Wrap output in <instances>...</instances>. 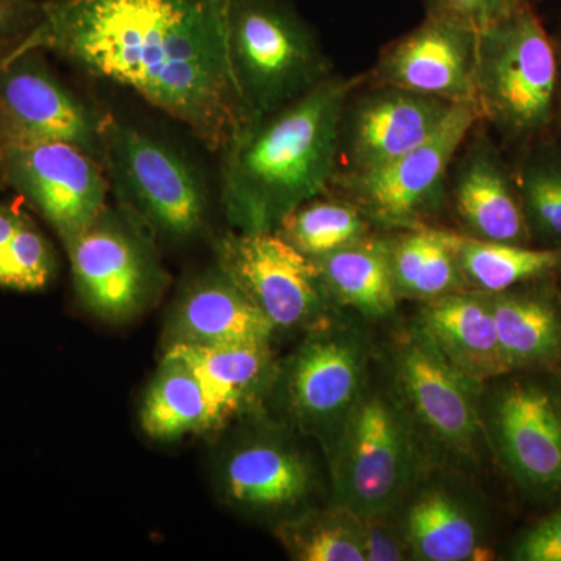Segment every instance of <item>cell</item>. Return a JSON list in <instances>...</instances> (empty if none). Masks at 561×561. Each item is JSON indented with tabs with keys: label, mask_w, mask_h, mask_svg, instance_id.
<instances>
[{
	"label": "cell",
	"mask_w": 561,
	"mask_h": 561,
	"mask_svg": "<svg viewBox=\"0 0 561 561\" xmlns=\"http://www.w3.org/2000/svg\"><path fill=\"white\" fill-rule=\"evenodd\" d=\"M426 302L419 328L459 370L481 383L511 371L489 295L457 290Z\"/></svg>",
	"instance_id": "20"
},
{
	"label": "cell",
	"mask_w": 561,
	"mask_h": 561,
	"mask_svg": "<svg viewBox=\"0 0 561 561\" xmlns=\"http://www.w3.org/2000/svg\"><path fill=\"white\" fill-rule=\"evenodd\" d=\"M478 36L467 25L427 13L426 20L381 51L367 80L454 105H476Z\"/></svg>",
	"instance_id": "13"
},
{
	"label": "cell",
	"mask_w": 561,
	"mask_h": 561,
	"mask_svg": "<svg viewBox=\"0 0 561 561\" xmlns=\"http://www.w3.org/2000/svg\"><path fill=\"white\" fill-rule=\"evenodd\" d=\"M486 295L511 371L560 364L561 311L548 295L515 289Z\"/></svg>",
	"instance_id": "24"
},
{
	"label": "cell",
	"mask_w": 561,
	"mask_h": 561,
	"mask_svg": "<svg viewBox=\"0 0 561 561\" xmlns=\"http://www.w3.org/2000/svg\"><path fill=\"white\" fill-rule=\"evenodd\" d=\"M367 353L359 335L320 328L306 339L284 373L290 415L313 432L339 431L364 391Z\"/></svg>",
	"instance_id": "15"
},
{
	"label": "cell",
	"mask_w": 561,
	"mask_h": 561,
	"mask_svg": "<svg viewBox=\"0 0 561 561\" xmlns=\"http://www.w3.org/2000/svg\"><path fill=\"white\" fill-rule=\"evenodd\" d=\"M279 541L300 561H365L359 518L332 505L330 511L306 512L284 519Z\"/></svg>",
	"instance_id": "30"
},
{
	"label": "cell",
	"mask_w": 561,
	"mask_h": 561,
	"mask_svg": "<svg viewBox=\"0 0 561 561\" xmlns=\"http://www.w3.org/2000/svg\"><path fill=\"white\" fill-rule=\"evenodd\" d=\"M561 62L527 3L478 36L476 106L512 142L534 144L557 116Z\"/></svg>",
	"instance_id": "3"
},
{
	"label": "cell",
	"mask_w": 561,
	"mask_h": 561,
	"mask_svg": "<svg viewBox=\"0 0 561 561\" xmlns=\"http://www.w3.org/2000/svg\"><path fill=\"white\" fill-rule=\"evenodd\" d=\"M454 251L465 286L482 294L516 289L561 268V247L483 241L451 232Z\"/></svg>",
	"instance_id": "26"
},
{
	"label": "cell",
	"mask_w": 561,
	"mask_h": 561,
	"mask_svg": "<svg viewBox=\"0 0 561 561\" xmlns=\"http://www.w3.org/2000/svg\"><path fill=\"white\" fill-rule=\"evenodd\" d=\"M313 483L311 461L275 432L254 434L232 446L219 468L225 501L254 515L297 511L311 496Z\"/></svg>",
	"instance_id": "18"
},
{
	"label": "cell",
	"mask_w": 561,
	"mask_h": 561,
	"mask_svg": "<svg viewBox=\"0 0 561 561\" xmlns=\"http://www.w3.org/2000/svg\"><path fill=\"white\" fill-rule=\"evenodd\" d=\"M398 381L413 415L442 445L460 456L478 451L481 382L459 370L420 328L401 342Z\"/></svg>",
	"instance_id": "14"
},
{
	"label": "cell",
	"mask_w": 561,
	"mask_h": 561,
	"mask_svg": "<svg viewBox=\"0 0 561 561\" xmlns=\"http://www.w3.org/2000/svg\"><path fill=\"white\" fill-rule=\"evenodd\" d=\"M513 176L530 239L561 247V146L531 144Z\"/></svg>",
	"instance_id": "29"
},
{
	"label": "cell",
	"mask_w": 561,
	"mask_h": 561,
	"mask_svg": "<svg viewBox=\"0 0 561 561\" xmlns=\"http://www.w3.org/2000/svg\"><path fill=\"white\" fill-rule=\"evenodd\" d=\"M556 121L559 122L561 128V69H560V84H559V99H557V116Z\"/></svg>",
	"instance_id": "35"
},
{
	"label": "cell",
	"mask_w": 561,
	"mask_h": 561,
	"mask_svg": "<svg viewBox=\"0 0 561 561\" xmlns=\"http://www.w3.org/2000/svg\"><path fill=\"white\" fill-rule=\"evenodd\" d=\"M359 90L343 110L337 173L368 172L397 160L430 139L456 106L381 84Z\"/></svg>",
	"instance_id": "12"
},
{
	"label": "cell",
	"mask_w": 561,
	"mask_h": 561,
	"mask_svg": "<svg viewBox=\"0 0 561 561\" xmlns=\"http://www.w3.org/2000/svg\"><path fill=\"white\" fill-rule=\"evenodd\" d=\"M22 47L138 94L220 153L247 122L230 0H43Z\"/></svg>",
	"instance_id": "1"
},
{
	"label": "cell",
	"mask_w": 561,
	"mask_h": 561,
	"mask_svg": "<svg viewBox=\"0 0 561 561\" xmlns=\"http://www.w3.org/2000/svg\"><path fill=\"white\" fill-rule=\"evenodd\" d=\"M412 559L478 561L489 559L481 524L470 508L448 490L427 489L416 494L402 518Z\"/></svg>",
	"instance_id": "23"
},
{
	"label": "cell",
	"mask_w": 561,
	"mask_h": 561,
	"mask_svg": "<svg viewBox=\"0 0 561 561\" xmlns=\"http://www.w3.org/2000/svg\"><path fill=\"white\" fill-rule=\"evenodd\" d=\"M230 51L247 122L283 108L332 76L311 27L284 0H230Z\"/></svg>",
	"instance_id": "4"
},
{
	"label": "cell",
	"mask_w": 561,
	"mask_h": 561,
	"mask_svg": "<svg viewBox=\"0 0 561 561\" xmlns=\"http://www.w3.org/2000/svg\"><path fill=\"white\" fill-rule=\"evenodd\" d=\"M0 186H2V181H0Z\"/></svg>",
	"instance_id": "36"
},
{
	"label": "cell",
	"mask_w": 561,
	"mask_h": 561,
	"mask_svg": "<svg viewBox=\"0 0 561 561\" xmlns=\"http://www.w3.org/2000/svg\"><path fill=\"white\" fill-rule=\"evenodd\" d=\"M526 0H426L427 13L438 14L481 32L522 9Z\"/></svg>",
	"instance_id": "31"
},
{
	"label": "cell",
	"mask_w": 561,
	"mask_h": 561,
	"mask_svg": "<svg viewBox=\"0 0 561 561\" xmlns=\"http://www.w3.org/2000/svg\"><path fill=\"white\" fill-rule=\"evenodd\" d=\"M139 419L142 431L158 442L214 431L201 379L172 351H165L162 356L160 368L144 397Z\"/></svg>",
	"instance_id": "25"
},
{
	"label": "cell",
	"mask_w": 561,
	"mask_h": 561,
	"mask_svg": "<svg viewBox=\"0 0 561 561\" xmlns=\"http://www.w3.org/2000/svg\"><path fill=\"white\" fill-rule=\"evenodd\" d=\"M0 181L50 225L62 245L87 230L108 205L105 165L68 142L0 147Z\"/></svg>",
	"instance_id": "10"
},
{
	"label": "cell",
	"mask_w": 561,
	"mask_h": 561,
	"mask_svg": "<svg viewBox=\"0 0 561 561\" xmlns=\"http://www.w3.org/2000/svg\"><path fill=\"white\" fill-rule=\"evenodd\" d=\"M370 220L356 205L331 192L302 203L276 232L309 257L321 256L367 238Z\"/></svg>",
	"instance_id": "28"
},
{
	"label": "cell",
	"mask_w": 561,
	"mask_h": 561,
	"mask_svg": "<svg viewBox=\"0 0 561 561\" xmlns=\"http://www.w3.org/2000/svg\"><path fill=\"white\" fill-rule=\"evenodd\" d=\"M481 121L478 106L457 103L445 124L419 147L381 168L335 173L331 192L386 227H426L448 201L449 171L465 140Z\"/></svg>",
	"instance_id": "8"
},
{
	"label": "cell",
	"mask_w": 561,
	"mask_h": 561,
	"mask_svg": "<svg viewBox=\"0 0 561 561\" xmlns=\"http://www.w3.org/2000/svg\"><path fill=\"white\" fill-rule=\"evenodd\" d=\"M489 430L505 467L524 486L561 491V402L552 390L531 381L502 387Z\"/></svg>",
	"instance_id": "16"
},
{
	"label": "cell",
	"mask_w": 561,
	"mask_h": 561,
	"mask_svg": "<svg viewBox=\"0 0 561 561\" xmlns=\"http://www.w3.org/2000/svg\"><path fill=\"white\" fill-rule=\"evenodd\" d=\"M103 165L117 201L154 236L187 242L206 230L205 179L172 144L108 116Z\"/></svg>",
	"instance_id": "5"
},
{
	"label": "cell",
	"mask_w": 561,
	"mask_h": 561,
	"mask_svg": "<svg viewBox=\"0 0 561 561\" xmlns=\"http://www.w3.org/2000/svg\"><path fill=\"white\" fill-rule=\"evenodd\" d=\"M393 513H381V515L364 516V518L357 516L360 523L365 561H400L411 556L402 523L394 522Z\"/></svg>",
	"instance_id": "32"
},
{
	"label": "cell",
	"mask_w": 561,
	"mask_h": 561,
	"mask_svg": "<svg viewBox=\"0 0 561 561\" xmlns=\"http://www.w3.org/2000/svg\"><path fill=\"white\" fill-rule=\"evenodd\" d=\"M54 245L18 203H0V290L41 291L57 276Z\"/></svg>",
	"instance_id": "27"
},
{
	"label": "cell",
	"mask_w": 561,
	"mask_h": 561,
	"mask_svg": "<svg viewBox=\"0 0 561 561\" xmlns=\"http://www.w3.org/2000/svg\"><path fill=\"white\" fill-rule=\"evenodd\" d=\"M416 460L408 415L390 394L364 389L337 431L332 505L359 518L397 511Z\"/></svg>",
	"instance_id": "6"
},
{
	"label": "cell",
	"mask_w": 561,
	"mask_h": 561,
	"mask_svg": "<svg viewBox=\"0 0 561 561\" xmlns=\"http://www.w3.org/2000/svg\"><path fill=\"white\" fill-rule=\"evenodd\" d=\"M275 327L219 265L184 284L173 305L168 346L271 343Z\"/></svg>",
	"instance_id": "19"
},
{
	"label": "cell",
	"mask_w": 561,
	"mask_h": 561,
	"mask_svg": "<svg viewBox=\"0 0 561 561\" xmlns=\"http://www.w3.org/2000/svg\"><path fill=\"white\" fill-rule=\"evenodd\" d=\"M364 81L332 73L232 136L220 151V192L236 231H276L291 210L331 191L343 110Z\"/></svg>",
	"instance_id": "2"
},
{
	"label": "cell",
	"mask_w": 561,
	"mask_h": 561,
	"mask_svg": "<svg viewBox=\"0 0 561 561\" xmlns=\"http://www.w3.org/2000/svg\"><path fill=\"white\" fill-rule=\"evenodd\" d=\"M479 124L454 158L448 201L471 238L527 243L530 236L515 176L489 136L478 131Z\"/></svg>",
	"instance_id": "17"
},
{
	"label": "cell",
	"mask_w": 561,
	"mask_h": 561,
	"mask_svg": "<svg viewBox=\"0 0 561 561\" xmlns=\"http://www.w3.org/2000/svg\"><path fill=\"white\" fill-rule=\"evenodd\" d=\"M393 239L367 238L311 257L331 300L367 317L393 312L398 291L391 268Z\"/></svg>",
	"instance_id": "22"
},
{
	"label": "cell",
	"mask_w": 561,
	"mask_h": 561,
	"mask_svg": "<svg viewBox=\"0 0 561 561\" xmlns=\"http://www.w3.org/2000/svg\"><path fill=\"white\" fill-rule=\"evenodd\" d=\"M165 351L180 356L201 379L213 430L249 411L273 379L271 343L172 345Z\"/></svg>",
	"instance_id": "21"
},
{
	"label": "cell",
	"mask_w": 561,
	"mask_h": 561,
	"mask_svg": "<svg viewBox=\"0 0 561 561\" xmlns=\"http://www.w3.org/2000/svg\"><path fill=\"white\" fill-rule=\"evenodd\" d=\"M43 13V0H0V50L31 35Z\"/></svg>",
	"instance_id": "34"
},
{
	"label": "cell",
	"mask_w": 561,
	"mask_h": 561,
	"mask_svg": "<svg viewBox=\"0 0 561 561\" xmlns=\"http://www.w3.org/2000/svg\"><path fill=\"white\" fill-rule=\"evenodd\" d=\"M513 560L561 561V507L524 531L512 552Z\"/></svg>",
	"instance_id": "33"
},
{
	"label": "cell",
	"mask_w": 561,
	"mask_h": 561,
	"mask_svg": "<svg viewBox=\"0 0 561 561\" xmlns=\"http://www.w3.org/2000/svg\"><path fill=\"white\" fill-rule=\"evenodd\" d=\"M106 121L58 79L46 51L20 44L0 50V147L58 140L103 164Z\"/></svg>",
	"instance_id": "9"
},
{
	"label": "cell",
	"mask_w": 561,
	"mask_h": 561,
	"mask_svg": "<svg viewBox=\"0 0 561 561\" xmlns=\"http://www.w3.org/2000/svg\"><path fill=\"white\" fill-rule=\"evenodd\" d=\"M153 231L122 206L110 205L66 243L73 287L88 311L110 323L139 316L169 283Z\"/></svg>",
	"instance_id": "7"
},
{
	"label": "cell",
	"mask_w": 561,
	"mask_h": 561,
	"mask_svg": "<svg viewBox=\"0 0 561 561\" xmlns=\"http://www.w3.org/2000/svg\"><path fill=\"white\" fill-rule=\"evenodd\" d=\"M214 254L275 330L312 327L327 312L331 298L316 264L278 232H227Z\"/></svg>",
	"instance_id": "11"
}]
</instances>
